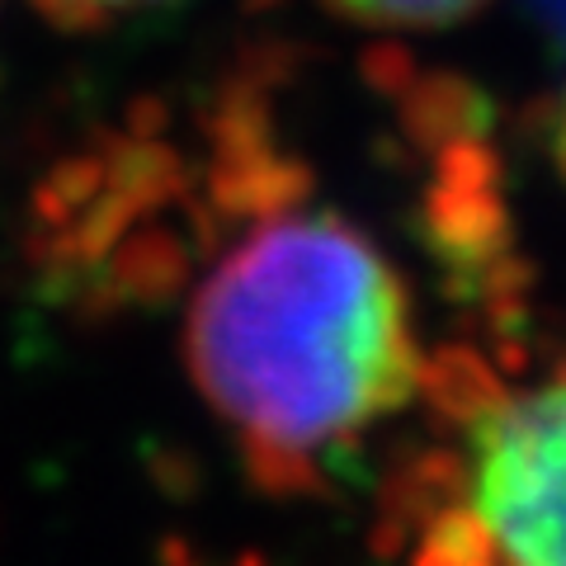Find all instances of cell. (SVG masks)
<instances>
[{
    "mask_svg": "<svg viewBox=\"0 0 566 566\" xmlns=\"http://www.w3.org/2000/svg\"><path fill=\"white\" fill-rule=\"evenodd\" d=\"M29 6L39 10L48 24L81 33V29H104V24L123 20V14H137L147 6H161V0H29Z\"/></svg>",
    "mask_w": 566,
    "mask_h": 566,
    "instance_id": "cell-4",
    "label": "cell"
},
{
    "mask_svg": "<svg viewBox=\"0 0 566 566\" xmlns=\"http://www.w3.org/2000/svg\"><path fill=\"white\" fill-rule=\"evenodd\" d=\"M331 14L378 29V33H416V29H449L472 20L486 0H322Z\"/></svg>",
    "mask_w": 566,
    "mask_h": 566,
    "instance_id": "cell-3",
    "label": "cell"
},
{
    "mask_svg": "<svg viewBox=\"0 0 566 566\" xmlns=\"http://www.w3.org/2000/svg\"><path fill=\"white\" fill-rule=\"evenodd\" d=\"M430 566H566V364L468 401Z\"/></svg>",
    "mask_w": 566,
    "mask_h": 566,
    "instance_id": "cell-2",
    "label": "cell"
},
{
    "mask_svg": "<svg viewBox=\"0 0 566 566\" xmlns=\"http://www.w3.org/2000/svg\"><path fill=\"white\" fill-rule=\"evenodd\" d=\"M185 368L270 486H303L424 378L411 283L340 208L264 189L185 297Z\"/></svg>",
    "mask_w": 566,
    "mask_h": 566,
    "instance_id": "cell-1",
    "label": "cell"
},
{
    "mask_svg": "<svg viewBox=\"0 0 566 566\" xmlns=\"http://www.w3.org/2000/svg\"><path fill=\"white\" fill-rule=\"evenodd\" d=\"M416 566H430V562H416Z\"/></svg>",
    "mask_w": 566,
    "mask_h": 566,
    "instance_id": "cell-5",
    "label": "cell"
}]
</instances>
